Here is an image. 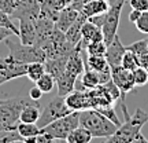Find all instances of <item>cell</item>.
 <instances>
[{
  "mask_svg": "<svg viewBox=\"0 0 148 143\" xmlns=\"http://www.w3.org/2000/svg\"><path fill=\"white\" fill-rule=\"evenodd\" d=\"M107 1H108V4H114V3H115V1H116V0H107Z\"/></svg>",
  "mask_w": 148,
  "mask_h": 143,
  "instance_id": "cell-39",
  "label": "cell"
},
{
  "mask_svg": "<svg viewBox=\"0 0 148 143\" xmlns=\"http://www.w3.org/2000/svg\"><path fill=\"white\" fill-rule=\"evenodd\" d=\"M100 84L99 83V74L96 70L85 69L84 73L81 74V87L79 88H95Z\"/></svg>",
  "mask_w": 148,
  "mask_h": 143,
  "instance_id": "cell-21",
  "label": "cell"
},
{
  "mask_svg": "<svg viewBox=\"0 0 148 143\" xmlns=\"http://www.w3.org/2000/svg\"><path fill=\"white\" fill-rule=\"evenodd\" d=\"M41 107H40V103L36 102V103H30V105H27L22 109L21 111V116H19V121L21 122H34L36 124L37 120H38V117H40V110Z\"/></svg>",
  "mask_w": 148,
  "mask_h": 143,
  "instance_id": "cell-19",
  "label": "cell"
},
{
  "mask_svg": "<svg viewBox=\"0 0 148 143\" xmlns=\"http://www.w3.org/2000/svg\"><path fill=\"white\" fill-rule=\"evenodd\" d=\"M125 53H126V47L122 44L119 36L116 35V36L114 37V40L107 46L106 54H104V57H106L107 62L110 65V68L121 65L122 58H123V54Z\"/></svg>",
  "mask_w": 148,
  "mask_h": 143,
  "instance_id": "cell-12",
  "label": "cell"
},
{
  "mask_svg": "<svg viewBox=\"0 0 148 143\" xmlns=\"http://www.w3.org/2000/svg\"><path fill=\"white\" fill-rule=\"evenodd\" d=\"M129 4L132 8L134 10H140V11H145L148 10V0H127Z\"/></svg>",
  "mask_w": 148,
  "mask_h": 143,
  "instance_id": "cell-33",
  "label": "cell"
},
{
  "mask_svg": "<svg viewBox=\"0 0 148 143\" xmlns=\"http://www.w3.org/2000/svg\"><path fill=\"white\" fill-rule=\"evenodd\" d=\"M106 48L107 46L104 41H89L86 44V54L88 55H100V57H104Z\"/></svg>",
  "mask_w": 148,
  "mask_h": 143,
  "instance_id": "cell-26",
  "label": "cell"
},
{
  "mask_svg": "<svg viewBox=\"0 0 148 143\" xmlns=\"http://www.w3.org/2000/svg\"><path fill=\"white\" fill-rule=\"evenodd\" d=\"M69 55H63V57H58V58L52 59H45V72H48L49 74H52V77L55 79V81L63 74V72L66 70V62H67Z\"/></svg>",
  "mask_w": 148,
  "mask_h": 143,
  "instance_id": "cell-16",
  "label": "cell"
},
{
  "mask_svg": "<svg viewBox=\"0 0 148 143\" xmlns=\"http://www.w3.org/2000/svg\"><path fill=\"white\" fill-rule=\"evenodd\" d=\"M79 125L86 128L93 138H110L114 135L118 125L110 118L95 109H85L79 111Z\"/></svg>",
  "mask_w": 148,
  "mask_h": 143,
  "instance_id": "cell-2",
  "label": "cell"
},
{
  "mask_svg": "<svg viewBox=\"0 0 148 143\" xmlns=\"http://www.w3.org/2000/svg\"><path fill=\"white\" fill-rule=\"evenodd\" d=\"M44 73H45V65H44V62H32V64H27L26 77L30 81L36 83Z\"/></svg>",
  "mask_w": 148,
  "mask_h": 143,
  "instance_id": "cell-23",
  "label": "cell"
},
{
  "mask_svg": "<svg viewBox=\"0 0 148 143\" xmlns=\"http://www.w3.org/2000/svg\"><path fill=\"white\" fill-rule=\"evenodd\" d=\"M79 125V111H70L69 114L60 117L58 120L52 121L51 124L41 128V132L47 133L53 140H66L74 128Z\"/></svg>",
  "mask_w": 148,
  "mask_h": 143,
  "instance_id": "cell-5",
  "label": "cell"
},
{
  "mask_svg": "<svg viewBox=\"0 0 148 143\" xmlns=\"http://www.w3.org/2000/svg\"><path fill=\"white\" fill-rule=\"evenodd\" d=\"M104 15H106V12H104V14H99V15L89 17V18H88V21H90L92 23H95L96 26L101 28L103 26V22H104Z\"/></svg>",
  "mask_w": 148,
  "mask_h": 143,
  "instance_id": "cell-35",
  "label": "cell"
},
{
  "mask_svg": "<svg viewBox=\"0 0 148 143\" xmlns=\"http://www.w3.org/2000/svg\"><path fill=\"white\" fill-rule=\"evenodd\" d=\"M42 1H44V0H42Z\"/></svg>",
  "mask_w": 148,
  "mask_h": 143,
  "instance_id": "cell-44",
  "label": "cell"
},
{
  "mask_svg": "<svg viewBox=\"0 0 148 143\" xmlns=\"http://www.w3.org/2000/svg\"><path fill=\"white\" fill-rule=\"evenodd\" d=\"M119 106L122 109V114L125 117V122H122L119 127L116 128L114 135L106 140L108 143H132V142H144L147 143L148 140L143 136L141 128L145 122L148 121V113L144 111L143 109H137L134 114L130 116L127 113L125 102H119Z\"/></svg>",
  "mask_w": 148,
  "mask_h": 143,
  "instance_id": "cell-1",
  "label": "cell"
},
{
  "mask_svg": "<svg viewBox=\"0 0 148 143\" xmlns=\"http://www.w3.org/2000/svg\"><path fill=\"white\" fill-rule=\"evenodd\" d=\"M3 102H4V99H0V103H3Z\"/></svg>",
  "mask_w": 148,
  "mask_h": 143,
  "instance_id": "cell-41",
  "label": "cell"
},
{
  "mask_svg": "<svg viewBox=\"0 0 148 143\" xmlns=\"http://www.w3.org/2000/svg\"><path fill=\"white\" fill-rule=\"evenodd\" d=\"M70 111L71 110H70L69 106H67L64 96L58 95L55 99H52L47 106L42 109V111L40 113V117H38V120H37V122H36L37 127L41 129V128H44L45 125H48V124H51V122L55 121V120H58L60 117L69 114Z\"/></svg>",
  "mask_w": 148,
  "mask_h": 143,
  "instance_id": "cell-7",
  "label": "cell"
},
{
  "mask_svg": "<svg viewBox=\"0 0 148 143\" xmlns=\"http://www.w3.org/2000/svg\"><path fill=\"white\" fill-rule=\"evenodd\" d=\"M111 79L115 83V85L121 91V99L119 102H125V96L127 92L134 90V79H133V72L122 68L121 65L112 66L111 68Z\"/></svg>",
  "mask_w": 148,
  "mask_h": 143,
  "instance_id": "cell-9",
  "label": "cell"
},
{
  "mask_svg": "<svg viewBox=\"0 0 148 143\" xmlns=\"http://www.w3.org/2000/svg\"><path fill=\"white\" fill-rule=\"evenodd\" d=\"M55 84H56L55 79L52 77V74H49L48 72H45V73L42 74L41 77L36 81V85L44 92V94H49V92L53 90Z\"/></svg>",
  "mask_w": 148,
  "mask_h": 143,
  "instance_id": "cell-24",
  "label": "cell"
},
{
  "mask_svg": "<svg viewBox=\"0 0 148 143\" xmlns=\"http://www.w3.org/2000/svg\"><path fill=\"white\" fill-rule=\"evenodd\" d=\"M140 14H141V11L140 10H134V8H132V11L129 12V21L132 22V23H136V21L138 19V17H140Z\"/></svg>",
  "mask_w": 148,
  "mask_h": 143,
  "instance_id": "cell-37",
  "label": "cell"
},
{
  "mask_svg": "<svg viewBox=\"0 0 148 143\" xmlns=\"http://www.w3.org/2000/svg\"><path fill=\"white\" fill-rule=\"evenodd\" d=\"M42 92L37 85H34V87H32L30 90H29V96L32 98V99H34V101H38V99H41V96H42Z\"/></svg>",
  "mask_w": 148,
  "mask_h": 143,
  "instance_id": "cell-34",
  "label": "cell"
},
{
  "mask_svg": "<svg viewBox=\"0 0 148 143\" xmlns=\"http://www.w3.org/2000/svg\"><path fill=\"white\" fill-rule=\"evenodd\" d=\"M100 29H101V28L96 26L95 23H92L90 21H88V19H86V21L84 22V25H82V30H81V33H82V39H81V40L88 44V43L93 39V36H95V35L99 32Z\"/></svg>",
  "mask_w": 148,
  "mask_h": 143,
  "instance_id": "cell-25",
  "label": "cell"
},
{
  "mask_svg": "<svg viewBox=\"0 0 148 143\" xmlns=\"http://www.w3.org/2000/svg\"><path fill=\"white\" fill-rule=\"evenodd\" d=\"M16 0H0V10L4 11L5 14L11 15L12 11L15 8Z\"/></svg>",
  "mask_w": 148,
  "mask_h": 143,
  "instance_id": "cell-32",
  "label": "cell"
},
{
  "mask_svg": "<svg viewBox=\"0 0 148 143\" xmlns=\"http://www.w3.org/2000/svg\"><path fill=\"white\" fill-rule=\"evenodd\" d=\"M133 79H134V85L136 87H143L148 83V70L145 68L138 66L133 70Z\"/></svg>",
  "mask_w": 148,
  "mask_h": 143,
  "instance_id": "cell-28",
  "label": "cell"
},
{
  "mask_svg": "<svg viewBox=\"0 0 148 143\" xmlns=\"http://www.w3.org/2000/svg\"><path fill=\"white\" fill-rule=\"evenodd\" d=\"M121 66L125 68L127 70H134L136 68H138V62H137V57L132 53L126 50V53L123 54V58H122V62H121Z\"/></svg>",
  "mask_w": 148,
  "mask_h": 143,
  "instance_id": "cell-27",
  "label": "cell"
},
{
  "mask_svg": "<svg viewBox=\"0 0 148 143\" xmlns=\"http://www.w3.org/2000/svg\"><path fill=\"white\" fill-rule=\"evenodd\" d=\"M1 129H7V128H5L4 125H3V124H1V122H0V131H1Z\"/></svg>",
  "mask_w": 148,
  "mask_h": 143,
  "instance_id": "cell-40",
  "label": "cell"
},
{
  "mask_svg": "<svg viewBox=\"0 0 148 143\" xmlns=\"http://www.w3.org/2000/svg\"><path fill=\"white\" fill-rule=\"evenodd\" d=\"M147 48H148V43H147Z\"/></svg>",
  "mask_w": 148,
  "mask_h": 143,
  "instance_id": "cell-42",
  "label": "cell"
},
{
  "mask_svg": "<svg viewBox=\"0 0 148 143\" xmlns=\"http://www.w3.org/2000/svg\"><path fill=\"white\" fill-rule=\"evenodd\" d=\"M85 69H92L96 72H104V70H110V65L107 62L106 57H100V55H86L85 59Z\"/></svg>",
  "mask_w": 148,
  "mask_h": 143,
  "instance_id": "cell-18",
  "label": "cell"
},
{
  "mask_svg": "<svg viewBox=\"0 0 148 143\" xmlns=\"http://www.w3.org/2000/svg\"><path fill=\"white\" fill-rule=\"evenodd\" d=\"M26 70L27 64L18 62V61L11 58L10 55L5 58L0 57V85H3L10 80L26 76Z\"/></svg>",
  "mask_w": 148,
  "mask_h": 143,
  "instance_id": "cell-8",
  "label": "cell"
},
{
  "mask_svg": "<svg viewBox=\"0 0 148 143\" xmlns=\"http://www.w3.org/2000/svg\"><path fill=\"white\" fill-rule=\"evenodd\" d=\"M134 55H136V54H134ZM136 57H137L138 66H141V68H145V69H148V53L140 54V55H136Z\"/></svg>",
  "mask_w": 148,
  "mask_h": 143,
  "instance_id": "cell-36",
  "label": "cell"
},
{
  "mask_svg": "<svg viewBox=\"0 0 148 143\" xmlns=\"http://www.w3.org/2000/svg\"><path fill=\"white\" fill-rule=\"evenodd\" d=\"M110 8V4L107 0H86L82 6L81 14H84L86 18L99 14H104Z\"/></svg>",
  "mask_w": 148,
  "mask_h": 143,
  "instance_id": "cell-15",
  "label": "cell"
},
{
  "mask_svg": "<svg viewBox=\"0 0 148 143\" xmlns=\"http://www.w3.org/2000/svg\"><path fill=\"white\" fill-rule=\"evenodd\" d=\"M16 131L23 138V142H25V139L32 138V136L41 132V129L37 127V124H34V122H21V121L18 122V125H16Z\"/></svg>",
  "mask_w": 148,
  "mask_h": 143,
  "instance_id": "cell-22",
  "label": "cell"
},
{
  "mask_svg": "<svg viewBox=\"0 0 148 143\" xmlns=\"http://www.w3.org/2000/svg\"><path fill=\"white\" fill-rule=\"evenodd\" d=\"M19 41L22 44H34L36 41V25L34 19L21 18L19 19Z\"/></svg>",
  "mask_w": 148,
  "mask_h": 143,
  "instance_id": "cell-13",
  "label": "cell"
},
{
  "mask_svg": "<svg viewBox=\"0 0 148 143\" xmlns=\"http://www.w3.org/2000/svg\"><path fill=\"white\" fill-rule=\"evenodd\" d=\"M92 139H93L92 133H90L86 128L78 125V127L74 128L73 131L67 135L66 142H69V143H89Z\"/></svg>",
  "mask_w": 148,
  "mask_h": 143,
  "instance_id": "cell-20",
  "label": "cell"
},
{
  "mask_svg": "<svg viewBox=\"0 0 148 143\" xmlns=\"http://www.w3.org/2000/svg\"><path fill=\"white\" fill-rule=\"evenodd\" d=\"M147 70H148V69H147Z\"/></svg>",
  "mask_w": 148,
  "mask_h": 143,
  "instance_id": "cell-45",
  "label": "cell"
},
{
  "mask_svg": "<svg viewBox=\"0 0 148 143\" xmlns=\"http://www.w3.org/2000/svg\"><path fill=\"white\" fill-rule=\"evenodd\" d=\"M42 0H16L15 8L11 14V18L21 19V18H30L36 21L40 15Z\"/></svg>",
  "mask_w": 148,
  "mask_h": 143,
  "instance_id": "cell-10",
  "label": "cell"
},
{
  "mask_svg": "<svg viewBox=\"0 0 148 143\" xmlns=\"http://www.w3.org/2000/svg\"><path fill=\"white\" fill-rule=\"evenodd\" d=\"M147 43H148V39L138 40V41H134V43H132L130 46H127L126 50L132 51V53L136 54V55H140V54H145V53H148Z\"/></svg>",
  "mask_w": 148,
  "mask_h": 143,
  "instance_id": "cell-30",
  "label": "cell"
},
{
  "mask_svg": "<svg viewBox=\"0 0 148 143\" xmlns=\"http://www.w3.org/2000/svg\"><path fill=\"white\" fill-rule=\"evenodd\" d=\"M66 103L71 111H81L90 109V101L88 95V88H77L73 90L69 95L64 96Z\"/></svg>",
  "mask_w": 148,
  "mask_h": 143,
  "instance_id": "cell-11",
  "label": "cell"
},
{
  "mask_svg": "<svg viewBox=\"0 0 148 143\" xmlns=\"http://www.w3.org/2000/svg\"><path fill=\"white\" fill-rule=\"evenodd\" d=\"M0 28H7V29L12 30V33L15 36H19V29L14 25V22L11 21L10 15L5 14L4 11H1V10H0Z\"/></svg>",
  "mask_w": 148,
  "mask_h": 143,
  "instance_id": "cell-29",
  "label": "cell"
},
{
  "mask_svg": "<svg viewBox=\"0 0 148 143\" xmlns=\"http://www.w3.org/2000/svg\"><path fill=\"white\" fill-rule=\"evenodd\" d=\"M127 0H116L114 4L110 6L108 11L104 15V22L101 26V32L104 36V43L106 46H108L114 37L116 36L118 32V26H119V19H121V12L123 8V4L126 3Z\"/></svg>",
  "mask_w": 148,
  "mask_h": 143,
  "instance_id": "cell-6",
  "label": "cell"
},
{
  "mask_svg": "<svg viewBox=\"0 0 148 143\" xmlns=\"http://www.w3.org/2000/svg\"><path fill=\"white\" fill-rule=\"evenodd\" d=\"M84 1H86V0H84Z\"/></svg>",
  "mask_w": 148,
  "mask_h": 143,
  "instance_id": "cell-43",
  "label": "cell"
},
{
  "mask_svg": "<svg viewBox=\"0 0 148 143\" xmlns=\"http://www.w3.org/2000/svg\"><path fill=\"white\" fill-rule=\"evenodd\" d=\"M11 35H14L12 30L7 29V28H0V41H4L7 37H10Z\"/></svg>",
  "mask_w": 148,
  "mask_h": 143,
  "instance_id": "cell-38",
  "label": "cell"
},
{
  "mask_svg": "<svg viewBox=\"0 0 148 143\" xmlns=\"http://www.w3.org/2000/svg\"><path fill=\"white\" fill-rule=\"evenodd\" d=\"M38 101H34L30 96L27 98L18 96V98H11V99L4 101L3 103H0V122L7 129H16L22 109Z\"/></svg>",
  "mask_w": 148,
  "mask_h": 143,
  "instance_id": "cell-3",
  "label": "cell"
},
{
  "mask_svg": "<svg viewBox=\"0 0 148 143\" xmlns=\"http://www.w3.org/2000/svg\"><path fill=\"white\" fill-rule=\"evenodd\" d=\"M88 18L84 15V14H81L79 12L78 18L75 19V21L71 23V26L64 32V37H66V40L70 43V44H73V46H77L79 41H81V39H82V25H84V22L86 21Z\"/></svg>",
  "mask_w": 148,
  "mask_h": 143,
  "instance_id": "cell-14",
  "label": "cell"
},
{
  "mask_svg": "<svg viewBox=\"0 0 148 143\" xmlns=\"http://www.w3.org/2000/svg\"><path fill=\"white\" fill-rule=\"evenodd\" d=\"M134 25H136L138 32L148 35V10L141 11V14H140V17H138V19L136 21Z\"/></svg>",
  "mask_w": 148,
  "mask_h": 143,
  "instance_id": "cell-31",
  "label": "cell"
},
{
  "mask_svg": "<svg viewBox=\"0 0 148 143\" xmlns=\"http://www.w3.org/2000/svg\"><path fill=\"white\" fill-rule=\"evenodd\" d=\"M75 80H77V76H74V74H71L70 72L64 70L63 74L56 80V85H58V95H60V96L69 95L70 92L74 90Z\"/></svg>",
  "mask_w": 148,
  "mask_h": 143,
  "instance_id": "cell-17",
  "label": "cell"
},
{
  "mask_svg": "<svg viewBox=\"0 0 148 143\" xmlns=\"http://www.w3.org/2000/svg\"><path fill=\"white\" fill-rule=\"evenodd\" d=\"M4 43L10 50V57L18 62L32 64V62H45V59H47L44 50L34 44H22L21 41L15 43L10 37H7Z\"/></svg>",
  "mask_w": 148,
  "mask_h": 143,
  "instance_id": "cell-4",
  "label": "cell"
}]
</instances>
